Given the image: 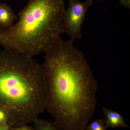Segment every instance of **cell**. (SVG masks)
Instances as JSON below:
<instances>
[{"label":"cell","instance_id":"obj_1","mask_svg":"<svg viewBox=\"0 0 130 130\" xmlns=\"http://www.w3.org/2000/svg\"><path fill=\"white\" fill-rule=\"evenodd\" d=\"M44 53L46 109L63 129L85 130L95 111L98 88L85 56L60 37Z\"/></svg>","mask_w":130,"mask_h":130},{"label":"cell","instance_id":"obj_2","mask_svg":"<svg viewBox=\"0 0 130 130\" xmlns=\"http://www.w3.org/2000/svg\"><path fill=\"white\" fill-rule=\"evenodd\" d=\"M46 83L41 65L29 56L0 51V107L10 126L34 123L46 109Z\"/></svg>","mask_w":130,"mask_h":130},{"label":"cell","instance_id":"obj_3","mask_svg":"<svg viewBox=\"0 0 130 130\" xmlns=\"http://www.w3.org/2000/svg\"><path fill=\"white\" fill-rule=\"evenodd\" d=\"M64 0H29L11 28L0 29L4 50L32 58L44 51L64 32Z\"/></svg>","mask_w":130,"mask_h":130},{"label":"cell","instance_id":"obj_4","mask_svg":"<svg viewBox=\"0 0 130 130\" xmlns=\"http://www.w3.org/2000/svg\"><path fill=\"white\" fill-rule=\"evenodd\" d=\"M69 6L65 10L63 18L64 32L72 43L82 37L81 29L86 18L89 8L93 4V0L81 2L78 0H68Z\"/></svg>","mask_w":130,"mask_h":130},{"label":"cell","instance_id":"obj_5","mask_svg":"<svg viewBox=\"0 0 130 130\" xmlns=\"http://www.w3.org/2000/svg\"><path fill=\"white\" fill-rule=\"evenodd\" d=\"M18 19V16L9 5L0 3V29L11 28Z\"/></svg>","mask_w":130,"mask_h":130},{"label":"cell","instance_id":"obj_6","mask_svg":"<svg viewBox=\"0 0 130 130\" xmlns=\"http://www.w3.org/2000/svg\"><path fill=\"white\" fill-rule=\"evenodd\" d=\"M104 115L106 116V128H129L126 123L124 118L120 114L106 107L102 108Z\"/></svg>","mask_w":130,"mask_h":130},{"label":"cell","instance_id":"obj_7","mask_svg":"<svg viewBox=\"0 0 130 130\" xmlns=\"http://www.w3.org/2000/svg\"><path fill=\"white\" fill-rule=\"evenodd\" d=\"M33 123L34 130H64L56 125L54 122L52 123L38 118Z\"/></svg>","mask_w":130,"mask_h":130},{"label":"cell","instance_id":"obj_8","mask_svg":"<svg viewBox=\"0 0 130 130\" xmlns=\"http://www.w3.org/2000/svg\"><path fill=\"white\" fill-rule=\"evenodd\" d=\"M106 119H100L94 120L86 126L85 130H106L105 127Z\"/></svg>","mask_w":130,"mask_h":130},{"label":"cell","instance_id":"obj_9","mask_svg":"<svg viewBox=\"0 0 130 130\" xmlns=\"http://www.w3.org/2000/svg\"><path fill=\"white\" fill-rule=\"evenodd\" d=\"M9 116L4 108L0 107V125L8 124Z\"/></svg>","mask_w":130,"mask_h":130},{"label":"cell","instance_id":"obj_10","mask_svg":"<svg viewBox=\"0 0 130 130\" xmlns=\"http://www.w3.org/2000/svg\"><path fill=\"white\" fill-rule=\"evenodd\" d=\"M9 130H34V128L28 124L11 126Z\"/></svg>","mask_w":130,"mask_h":130},{"label":"cell","instance_id":"obj_11","mask_svg":"<svg viewBox=\"0 0 130 130\" xmlns=\"http://www.w3.org/2000/svg\"><path fill=\"white\" fill-rule=\"evenodd\" d=\"M120 5L124 7L130 8V0H119Z\"/></svg>","mask_w":130,"mask_h":130},{"label":"cell","instance_id":"obj_12","mask_svg":"<svg viewBox=\"0 0 130 130\" xmlns=\"http://www.w3.org/2000/svg\"><path fill=\"white\" fill-rule=\"evenodd\" d=\"M10 127L8 124L0 125V130H9Z\"/></svg>","mask_w":130,"mask_h":130}]
</instances>
